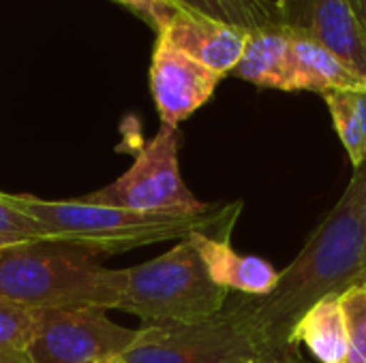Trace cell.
<instances>
[{"mask_svg": "<svg viewBox=\"0 0 366 363\" xmlns=\"http://www.w3.org/2000/svg\"><path fill=\"white\" fill-rule=\"evenodd\" d=\"M365 86H366V81H365Z\"/></svg>", "mask_w": 366, "mask_h": 363, "instance_id": "25", "label": "cell"}, {"mask_svg": "<svg viewBox=\"0 0 366 363\" xmlns=\"http://www.w3.org/2000/svg\"><path fill=\"white\" fill-rule=\"evenodd\" d=\"M178 148L180 131L161 124L159 133L139 150L135 163L118 180L81 199L139 214L199 216L210 212L214 205L199 201L184 184Z\"/></svg>", "mask_w": 366, "mask_h": 363, "instance_id": "6", "label": "cell"}, {"mask_svg": "<svg viewBox=\"0 0 366 363\" xmlns=\"http://www.w3.org/2000/svg\"><path fill=\"white\" fill-rule=\"evenodd\" d=\"M279 24L315 41L366 81V28L350 0H274Z\"/></svg>", "mask_w": 366, "mask_h": 363, "instance_id": "8", "label": "cell"}, {"mask_svg": "<svg viewBox=\"0 0 366 363\" xmlns=\"http://www.w3.org/2000/svg\"><path fill=\"white\" fill-rule=\"evenodd\" d=\"M360 86H365V81L335 53L315 41L290 32V92L309 90L326 96L337 90Z\"/></svg>", "mask_w": 366, "mask_h": 363, "instance_id": "12", "label": "cell"}, {"mask_svg": "<svg viewBox=\"0 0 366 363\" xmlns=\"http://www.w3.org/2000/svg\"><path fill=\"white\" fill-rule=\"evenodd\" d=\"M292 342L296 347L305 344L320 363L347 362L350 340L339 295L326 297L317 302L311 310H307L294 329Z\"/></svg>", "mask_w": 366, "mask_h": 363, "instance_id": "14", "label": "cell"}, {"mask_svg": "<svg viewBox=\"0 0 366 363\" xmlns=\"http://www.w3.org/2000/svg\"><path fill=\"white\" fill-rule=\"evenodd\" d=\"M122 363H287L272 355L223 306L191 323L142 325ZM307 363V362H305Z\"/></svg>", "mask_w": 366, "mask_h": 363, "instance_id": "5", "label": "cell"}, {"mask_svg": "<svg viewBox=\"0 0 366 363\" xmlns=\"http://www.w3.org/2000/svg\"><path fill=\"white\" fill-rule=\"evenodd\" d=\"M43 242H49L43 227L19 210L9 193L0 190V252Z\"/></svg>", "mask_w": 366, "mask_h": 363, "instance_id": "18", "label": "cell"}, {"mask_svg": "<svg viewBox=\"0 0 366 363\" xmlns=\"http://www.w3.org/2000/svg\"><path fill=\"white\" fill-rule=\"evenodd\" d=\"M365 199L366 163L356 167L341 199L313 229L298 257L279 272V282L268 295L229 293L225 308L279 359L305 363L300 347L292 342L298 321L317 302L366 280Z\"/></svg>", "mask_w": 366, "mask_h": 363, "instance_id": "1", "label": "cell"}, {"mask_svg": "<svg viewBox=\"0 0 366 363\" xmlns=\"http://www.w3.org/2000/svg\"><path fill=\"white\" fill-rule=\"evenodd\" d=\"M135 338L137 329L114 323L105 310H41L26 357L30 363H109Z\"/></svg>", "mask_w": 366, "mask_h": 363, "instance_id": "7", "label": "cell"}, {"mask_svg": "<svg viewBox=\"0 0 366 363\" xmlns=\"http://www.w3.org/2000/svg\"><path fill=\"white\" fill-rule=\"evenodd\" d=\"M350 2H352V6H354L356 15L360 17L362 26L366 28V0H350Z\"/></svg>", "mask_w": 366, "mask_h": 363, "instance_id": "22", "label": "cell"}, {"mask_svg": "<svg viewBox=\"0 0 366 363\" xmlns=\"http://www.w3.org/2000/svg\"><path fill=\"white\" fill-rule=\"evenodd\" d=\"M0 363H30L26 353H15V351H0Z\"/></svg>", "mask_w": 366, "mask_h": 363, "instance_id": "21", "label": "cell"}, {"mask_svg": "<svg viewBox=\"0 0 366 363\" xmlns=\"http://www.w3.org/2000/svg\"><path fill=\"white\" fill-rule=\"evenodd\" d=\"M221 79L219 73L176 49L163 36H157L150 62V92L161 124L178 128L182 120L212 98Z\"/></svg>", "mask_w": 366, "mask_h": 363, "instance_id": "9", "label": "cell"}, {"mask_svg": "<svg viewBox=\"0 0 366 363\" xmlns=\"http://www.w3.org/2000/svg\"><path fill=\"white\" fill-rule=\"evenodd\" d=\"M124 270H109L97 257L62 246L30 244L0 252V295L32 310H118Z\"/></svg>", "mask_w": 366, "mask_h": 363, "instance_id": "3", "label": "cell"}, {"mask_svg": "<svg viewBox=\"0 0 366 363\" xmlns=\"http://www.w3.org/2000/svg\"><path fill=\"white\" fill-rule=\"evenodd\" d=\"M122 6H127L129 11H133L135 15H139L150 28L157 30V34L172 21V17L180 9L174 0H114Z\"/></svg>", "mask_w": 366, "mask_h": 363, "instance_id": "20", "label": "cell"}, {"mask_svg": "<svg viewBox=\"0 0 366 363\" xmlns=\"http://www.w3.org/2000/svg\"><path fill=\"white\" fill-rule=\"evenodd\" d=\"M234 75L257 88L290 92V32L281 24L249 32Z\"/></svg>", "mask_w": 366, "mask_h": 363, "instance_id": "13", "label": "cell"}, {"mask_svg": "<svg viewBox=\"0 0 366 363\" xmlns=\"http://www.w3.org/2000/svg\"><path fill=\"white\" fill-rule=\"evenodd\" d=\"M191 240L217 287L249 297H264L277 287L279 272L274 265L255 255H240L229 237L197 231L191 233Z\"/></svg>", "mask_w": 366, "mask_h": 363, "instance_id": "11", "label": "cell"}, {"mask_svg": "<svg viewBox=\"0 0 366 363\" xmlns=\"http://www.w3.org/2000/svg\"><path fill=\"white\" fill-rule=\"evenodd\" d=\"M229 291L217 287L191 235L167 252L124 270L118 310L135 315L142 325L191 323L223 310Z\"/></svg>", "mask_w": 366, "mask_h": 363, "instance_id": "4", "label": "cell"}, {"mask_svg": "<svg viewBox=\"0 0 366 363\" xmlns=\"http://www.w3.org/2000/svg\"><path fill=\"white\" fill-rule=\"evenodd\" d=\"M345 317L350 355L345 363H366V280L352 285L339 295Z\"/></svg>", "mask_w": 366, "mask_h": 363, "instance_id": "19", "label": "cell"}, {"mask_svg": "<svg viewBox=\"0 0 366 363\" xmlns=\"http://www.w3.org/2000/svg\"><path fill=\"white\" fill-rule=\"evenodd\" d=\"M362 229H365V250H366V199H365V205H362Z\"/></svg>", "mask_w": 366, "mask_h": 363, "instance_id": "23", "label": "cell"}, {"mask_svg": "<svg viewBox=\"0 0 366 363\" xmlns=\"http://www.w3.org/2000/svg\"><path fill=\"white\" fill-rule=\"evenodd\" d=\"M337 135L354 165L366 163V86L337 90L324 96Z\"/></svg>", "mask_w": 366, "mask_h": 363, "instance_id": "15", "label": "cell"}, {"mask_svg": "<svg viewBox=\"0 0 366 363\" xmlns=\"http://www.w3.org/2000/svg\"><path fill=\"white\" fill-rule=\"evenodd\" d=\"M41 310L0 295V351L26 353L39 329Z\"/></svg>", "mask_w": 366, "mask_h": 363, "instance_id": "17", "label": "cell"}, {"mask_svg": "<svg viewBox=\"0 0 366 363\" xmlns=\"http://www.w3.org/2000/svg\"><path fill=\"white\" fill-rule=\"evenodd\" d=\"M109 363H122V357H120V359H114V362H109Z\"/></svg>", "mask_w": 366, "mask_h": 363, "instance_id": "24", "label": "cell"}, {"mask_svg": "<svg viewBox=\"0 0 366 363\" xmlns=\"http://www.w3.org/2000/svg\"><path fill=\"white\" fill-rule=\"evenodd\" d=\"M159 36H163L167 43L184 51L206 68L225 77L238 66L249 32L204 17L199 13L178 11L172 21L159 32Z\"/></svg>", "mask_w": 366, "mask_h": 363, "instance_id": "10", "label": "cell"}, {"mask_svg": "<svg viewBox=\"0 0 366 363\" xmlns=\"http://www.w3.org/2000/svg\"><path fill=\"white\" fill-rule=\"evenodd\" d=\"M180 9L255 32L279 24L274 0H174Z\"/></svg>", "mask_w": 366, "mask_h": 363, "instance_id": "16", "label": "cell"}, {"mask_svg": "<svg viewBox=\"0 0 366 363\" xmlns=\"http://www.w3.org/2000/svg\"><path fill=\"white\" fill-rule=\"evenodd\" d=\"M11 199L43 227L51 244L77 248L97 259L159 242L184 240L197 231L229 237L242 205L236 201L199 216H163L97 205L84 199L47 201L32 195H11Z\"/></svg>", "mask_w": 366, "mask_h": 363, "instance_id": "2", "label": "cell"}]
</instances>
